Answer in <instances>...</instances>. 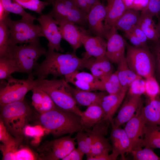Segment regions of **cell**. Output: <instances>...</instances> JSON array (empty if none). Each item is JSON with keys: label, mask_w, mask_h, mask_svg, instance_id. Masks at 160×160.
<instances>
[{"label": "cell", "mask_w": 160, "mask_h": 160, "mask_svg": "<svg viewBox=\"0 0 160 160\" xmlns=\"http://www.w3.org/2000/svg\"><path fill=\"white\" fill-rule=\"evenodd\" d=\"M45 55V60L38 64L33 72L37 79H46L50 74L55 78L64 76L84 68L85 59L79 58L73 52L63 54L48 50Z\"/></svg>", "instance_id": "1"}, {"label": "cell", "mask_w": 160, "mask_h": 160, "mask_svg": "<svg viewBox=\"0 0 160 160\" xmlns=\"http://www.w3.org/2000/svg\"><path fill=\"white\" fill-rule=\"evenodd\" d=\"M38 121L41 126L55 137L72 134L83 130L81 116L57 107L49 111L40 113Z\"/></svg>", "instance_id": "2"}, {"label": "cell", "mask_w": 160, "mask_h": 160, "mask_svg": "<svg viewBox=\"0 0 160 160\" xmlns=\"http://www.w3.org/2000/svg\"><path fill=\"white\" fill-rule=\"evenodd\" d=\"M32 113L24 99L0 107V120L14 137H23L24 129L31 119Z\"/></svg>", "instance_id": "3"}, {"label": "cell", "mask_w": 160, "mask_h": 160, "mask_svg": "<svg viewBox=\"0 0 160 160\" xmlns=\"http://www.w3.org/2000/svg\"><path fill=\"white\" fill-rule=\"evenodd\" d=\"M36 87H39L51 97L57 108L75 113L81 116V111L77 107L65 79H37Z\"/></svg>", "instance_id": "4"}, {"label": "cell", "mask_w": 160, "mask_h": 160, "mask_svg": "<svg viewBox=\"0 0 160 160\" xmlns=\"http://www.w3.org/2000/svg\"><path fill=\"white\" fill-rule=\"evenodd\" d=\"M47 51L39 41L23 45L10 46L8 54L6 57L15 59L22 73H26L28 79L33 80V72L38 64L37 60L42 55H45Z\"/></svg>", "instance_id": "5"}, {"label": "cell", "mask_w": 160, "mask_h": 160, "mask_svg": "<svg viewBox=\"0 0 160 160\" xmlns=\"http://www.w3.org/2000/svg\"><path fill=\"white\" fill-rule=\"evenodd\" d=\"M5 20L9 30L10 46L39 42L43 37L40 25L34 24V20L22 18L13 20L9 17Z\"/></svg>", "instance_id": "6"}, {"label": "cell", "mask_w": 160, "mask_h": 160, "mask_svg": "<svg viewBox=\"0 0 160 160\" xmlns=\"http://www.w3.org/2000/svg\"><path fill=\"white\" fill-rule=\"evenodd\" d=\"M125 59L130 69L138 76L145 79L154 76L155 60L148 48L129 45Z\"/></svg>", "instance_id": "7"}, {"label": "cell", "mask_w": 160, "mask_h": 160, "mask_svg": "<svg viewBox=\"0 0 160 160\" xmlns=\"http://www.w3.org/2000/svg\"><path fill=\"white\" fill-rule=\"evenodd\" d=\"M75 140L69 135L45 142L37 149L40 160H63L75 148Z\"/></svg>", "instance_id": "8"}, {"label": "cell", "mask_w": 160, "mask_h": 160, "mask_svg": "<svg viewBox=\"0 0 160 160\" xmlns=\"http://www.w3.org/2000/svg\"><path fill=\"white\" fill-rule=\"evenodd\" d=\"M0 90V107L23 100L26 94L36 87L35 80L17 79L10 76Z\"/></svg>", "instance_id": "9"}, {"label": "cell", "mask_w": 160, "mask_h": 160, "mask_svg": "<svg viewBox=\"0 0 160 160\" xmlns=\"http://www.w3.org/2000/svg\"><path fill=\"white\" fill-rule=\"evenodd\" d=\"M36 20L40 24L43 37H45L48 41V50L63 52L60 44L62 38L57 22L50 13L42 14Z\"/></svg>", "instance_id": "10"}, {"label": "cell", "mask_w": 160, "mask_h": 160, "mask_svg": "<svg viewBox=\"0 0 160 160\" xmlns=\"http://www.w3.org/2000/svg\"><path fill=\"white\" fill-rule=\"evenodd\" d=\"M50 12L55 20H64L84 28L88 25L87 14L79 9H72L67 7L61 0H52Z\"/></svg>", "instance_id": "11"}, {"label": "cell", "mask_w": 160, "mask_h": 160, "mask_svg": "<svg viewBox=\"0 0 160 160\" xmlns=\"http://www.w3.org/2000/svg\"><path fill=\"white\" fill-rule=\"evenodd\" d=\"M109 123L102 119L95 125L90 131L93 136V142L87 158L103 154H108L112 146L105 137Z\"/></svg>", "instance_id": "12"}, {"label": "cell", "mask_w": 160, "mask_h": 160, "mask_svg": "<svg viewBox=\"0 0 160 160\" xmlns=\"http://www.w3.org/2000/svg\"><path fill=\"white\" fill-rule=\"evenodd\" d=\"M143 107L142 102L134 116L126 123L124 128L130 141L131 151L140 147L143 139L146 122L143 113Z\"/></svg>", "instance_id": "13"}, {"label": "cell", "mask_w": 160, "mask_h": 160, "mask_svg": "<svg viewBox=\"0 0 160 160\" xmlns=\"http://www.w3.org/2000/svg\"><path fill=\"white\" fill-rule=\"evenodd\" d=\"M114 26L107 31L106 56L112 63L118 64L124 58L126 42Z\"/></svg>", "instance_id": "14"}, {"label": "cell", "mask_w": 160, "mask_h": 160, "mask_svg": "<svg viewBox=\"0 0 160 160\" xmlns=\"http://www.w3.org/2000/svg\"><path fill=\"white\" fill-rule=\"evenodd\" d=\"M106 14V6L100 0H97L87 14L88 32L105 39L107 31L103 21L105 20Z\"/></svg>", "instance_id": "15"}, {"label": "cell", "mask_w": 160, "mask_h": 160, "mask_svg": "<svg viewBox=\"0 0 160 160\" xmlns=\"http://www.w3.org/2000/svg\"><path fill=\"white\" fill-rule=\"evenodd\" d=\"M57 22L62 39L68 42L73 49L76 50L82 45L81 39L88 33L85 28L73 23L64 20H56Z\"/></svg>", "instance_id": "16"}, {"label": "cell", "mask_w": 160, "mask_h": 160, "mask_svg": "<svg viewBox=\"0 0 160 160\" xmlns=\"http://www.w3.org/2000/svg\"><path fill=\"white\" fill-rule=\"evenodd\" d=\"M81 42L85 50L83 54V58L87 59L105 55L107 41L104 38L98 36H92L88 33L82 36Z\"/></svg>", "instance_id": "17"}, {"label": "cell", "mask_w": 160, "mask_h": 160, "mask_svg": "<svg viewBox=\"0 0 160 160\" xmlns=\"http://www.w3.org/2000/svg\"><path fill=\"white\" fill-rule=\"evenodd\" d=\"M142 102L141 96L127 95L117 115L111 122V125L119 127L126 123L134 116Z\"/></svg>", "instance_id": "18"}, {"label": "cell", "mask_w": 160, "mask_h": 160, "mask_svg": "<svg viewBox=\"0 0 160 160\" xmlns=\"http://www.w3.org/2000/svg\"><path fill=\"white\" fill-rule=\"evenodd\" d=\"M128 89L123 88L117 93L108 94L103 97L100 105L104 113L103 120L109 123H111L115 113L122 104Z\"/></svg>", "instance_id": "19"}, {"label": "cell", "mask_w": 160, "mask_h": 160, "mask_svg": "<svg viewBox=\"0 0 160 160\" xmlns=\"http://www.w3.org/2000/svg\"><path fill=\"white\" fill-rule=\"evenodd\" d=\"M84 68L89 70L94 76L100 80L113 72L111 63L106 55L100 57H92L85 59Z\"/></svg>", "instance_id": "20"}, {"label": "cell", "mask_w": 160, "mask_h": 160, "mask_svg": "<svg viewBox=\"0 0 160 160\" xmlns=\"http://www.w3.org/2000/svg\"><path fill=\"white\" fill-rule=\"evenodd\" d=\"M110 135L112 143V150L117 152L124 159L125 153H130L131 145L130 140L124 129L120 127H116L113 125Z\"/></svg>", "instance_id": "21"}, {"label": "cell", "mask_w": 160, "mask_h": 160, "mask_svg": "<svg viewBox=\"0 0 160 160\" xmlns=\"http://www.w3.org/2000/svg\"><path fill=\"white\" fill-rule=\"evenodd\" d=\"M69 87L77 104L87 107L94 104H100L102 98L106 95L104 91L96 92L81 90L69 84Z\"/></svg>", "instance_id": "22"}, {"label": "cell", "mask_w": 160, "mask_h": 160, "mask_svg": "<svg viewBox=\"0 0 160 160\" xmlns=\"http://www.w3.org/2000/svg\"><path fill=\"white\" fill-rule=\"evenodd\" d=\"M106 14L104 25L106 31L112 26L128 9L124 0H107Z\"/></svg>", "instance_id": "23"}, {"label": "cell", "mask_w": 160, "mask_h": 160, "mask_svg": "<svg viewBox=\"0 0 160 160\" xmlns=\"http://www.w3.org/2000/svg\"><path fill=\"white\" fill-rule=\"evenodd\" d=\"M104 113L100 104H95L87 107L82 112L80 122L83 130L90 129L104 118Z\"/></svg>", "instance_id": "24"}, {"label": "cell", "mask_w": 160, "mask_h": 160, "mask_svg": "<svg viewBox=\"0 0 160 160\" xmlns=\"http://www.w3.org/2000/svg\"><path fill=\"white\" fill-rule=\"evenodd\" d=\"M141 13L137 10L127 9L116 21L113 26L117 30L126 33L131 31L138 25Z\"/></svg>", "instance_id": "25"}, {"label": "cell", "mask_w": 160, "mask_h": 160, "mask_svg": "<svg viewBox=\"0 0 160 160\" xmlns=\"http://www.w3.org/2000/svg\"><path fill=\"white\" fill-rule=\"evenodd\" d=\"M143 111L146 124L160 125V99L148 98Z\"/></svg>", "instance_id": "26"}, {"label": "cell", "mask_w": 160, "mask_h": 160, "mask_svg": "<svg viewBox=\"0 0 160 160\" xmlns=\"http://www.w3.org/2000/svg\"><path fill=\"white\" fill-rule=\"evenodd\" d=\"M140 147L160 149V125L146 124Z\"/></svg>", "instance_id": "27"}, {"label": "cell", "mask_w": 160, "mask_h": 160, "mask_svg": "<svg viewBox=\"0 0 160 160\" xmlns=\"http://www.w3.org/2000/svg\"><path fill=\"white\" fill-rule=\"evenodd\" d=\"M117 64L118 68L116 71L120 82L123 88L128 89L134 80L141 77L130 69L126 61L125 57Z\"/></svg>", "instance_id": "28"}, {"label": "cell", "mask_w": 160, "mask_h": 160, "mask_svg": "<svg viewBox=\"0 0 160 160\" xmlns=\"http://www.w3.org/2000/svg\"><path fill=\"white\" fill-rule=\"evenodd\" d=\"M23 137H13L8 141L2 143L0 150L2 154V160H15L16 153L21 146Z\"/></svg>", "instance_id": "29"}, {"label": "cell", "mask_w": 160, "mask_h": 160, "mask_svg": "<svg viewBox=\"0 0 160 160\" xmlns=\"http://www.w3.org/2000/svg\"><path fill=\"white\" fill-rule=\"evenodd\" d=\"M138 25L146 35L148 40L154 41L160 38V34L156 25L151 17L141 15Z\"/></svg>", "instance_id": "30"}, {"label": "cell", "mask_w": 160, "mask_h": 160, "mask_svg": "<svg viewBox=\"0 0 160 160\" xmlns=\"http://www.w3.org/2000/svg\"><path fill=\"white\" fill-rule=\"evenodd\" d=\"M15 72L22 73V71L15 59L6 57L0 58L1 80H7Z\"/></svg>", "instance_id": "31"}, {"label": "cell", "mask_w": 160, "mask_h": 160, "mask_svg": "<svg viewBox=\"0 0 160 160\" xmlns=\"http://www.w3.org/2000/svg\"><path fill=\"white\" fill-rule=\"evenodd\" d=\"M64 77L65 79H74L82 81L92 85L97 90L105 91L100 80L95 77L91 73L76 71Z\"/></svg>", "instance_id": "32"}, {"label": "cell", "mask_w": 160, "mask_h": 160, "mask_svg": "<svg viewBox=\"0 0 160 160\" xmlns=\"http://www.w3.org/2000/svg\"><path fill=\"white\" fill-rule=\"evenodd\" d=\"M100 80L103 85L105 91L109 94L117 93L123 89L116 71L105 76L100 79Z\"/></svg>", "instance_id": "33"}, {"label": "cell", "mask_w": 160, "mask_h": 160, "mask_svg": "<svg viewBox=\"0 0 160 160\" xmlns=\"http://www.w3.org/2000/svg\"><path fill=\"white\" fill-rule=\"evenodd\" d=\"M75 138L77 143L78 147L87 156L90 152L93 142L92 134L88 130H81L77 132Z\"/></svg>", "instance_id": "34"}, {"label": "cell", "mask_w": 160, "mask_h": 160, "mask_svg": "<svg viewBox=\"0 0 160 160\" xmlns=\"http://www.w3.org/2000/svg\"><path fill=\"white\" fill-rule=\"evenodd\" d=\"M9 36V29L5 20L0 21V58L8 56L10 47Z\"/></svg>", "instance_id": "35"}, {"label": "cell", "mask_w": 160, "mask_h": 160, "mask_svg": "<svg viewBox=\"0 0 160 160\" xmlns=\"http://www.w3.org/2000/svg\"><path fill=\"white\" fill-rule=\"evenodd\" d=\"M5 10L9 13L19 15L22 18L35 20L36 18L27 12L24 8L13 0H0Z\"/></svg>", "instance_id": "36"}, {"label": "cell", "mask_w": 160, "mask_h": 160, "mask_svg": "<svg viewBox=\"0 0 160 160\" xmlns=\"http://www.w3.org/2000/svg\"><path fill=\"white\" fill-rule=\"evenodd\" d=\"M147 147H139L131 151L130 153L134 160H160L158 156L152 150Z\"/></svg>", "instance_id": "37"}, {"label": "cell", "mask_w": 160, "mask_h": 160, "mask_svg": "<svg viewBox=\"0 0 160 160\" xmlns=\"http://www.w3.org/2000/svg\"><path fill=\"white\" fill-rule=\"evenodd\" d=\"M145 79V95L148 98L153 99L159 97L160 87L154 76Z\"/></svg>", "instance_id": "38"}, {"label": "cell", "mask_w": 160, "mask_h": 160, "mask_svg": "<svg viewBox=\"0 0 160 160\" xmlns=\"http://www.w3.org/2000/svg\"><path fill=\"white\" fill-rule=\"evenodd\" d=\"M145 79L140 77L134 80L130 84L127 92L130 96H141L145 94Z\"/></svg>", "instance_id": "39"}, {"label": "cell", "mask_w": 160, "mask_h": 160, "mask_svg": "<svg viewBox=\"0 0 160 160\" xmlns=\"http://www.w3.org/2000/svg\"><path fill=\"white\" fill-rule=\"evenodd\" d=\"M160 14V0H148L147 4L142 9L141 15L153 17Z\"/></svg>", "instance_id": "40"}, {"label": "cell", "mask_w": 160, "mask_h": 160, "mask_svg": "<svg viewBox=\"0 0 160 160\" xmlns=\"http://www.w3.org/2000/svg\"><path fill=\"white\" fill-rule=\"evenodd\" d=\"M31 91L32 105L34 108L39 112L44 101L45 92L36 87L33 88Z\"/></svg>", "instance_id": "41"}, {"label": "cell", "mask_w": 160, "mask_h": 160, "mask_svg": "<svg viewBox=\"0 0 160 160\" xmlns=\"http://www.w3.org/2000/svg\"><path fill=\"white\" fill-rule=\"evenodd\" d=\"M40 160L38 154L33 152L29 148L21 145L17 151L15 160Z\"/></svg>", "instance_id": "42"}, {"label": "cell", "mask_w": 160, "mask_h": 160, "mask_svg": "<svg viewBox=\"0 0 160 160\" xmlns=\"http://www.w3.org/2000/svg\"><path fill=\"white\" fill-rule=\"evenodd\" d=\"M64 79L67 82L73 84L76 88L79 89L90 91L97 90L92 85L82 81L71 78Z\"/></svg>", "instance_id": "43"}, {"label": "cell", "mask_w": 160, "mask_h": 160, "mask_svg": "<svg viewBox=\"0 0 160 160\" xmlns=\"http://www.w3.org/2000/svg\"><path fill=\"white\" fill-rule=\"evenodd\" d=\"M42 126H36L31 127L27 125L24 129V134L27 136L36 137L39 138L43 135L44 130L42 128Z\"/></svg>", "instance_id": "44"}, {"label": "cell", "mask_w": 160, "mask_h": 160, "mask_svg": "<svg viewBox=\"0 0 160 160\" xmlns=\"http://www.w3.org/2000/svg\"><path fill=\"white\" fill-rule=\"evenodd\" d=\"M131 31L138 38L145 48H148L147 45L148 40L147 37L138 24L134 27Z\"/></svg>", "instance_id": "45"}, {"label": "cell", "mask_w": 160, "mask_h": 160, "mask_svg": "<svg viewBox=\"0 0 160 160\" xmlns=\"http://www.w3.org/2000/svg\"><path fill=\"white\" fill-rule=\"evenodd\" d=\"M155 42L156 44L154 47L153 53V54L155 59L156 66L160 79V38Z\"/></svg>", "instance_id": "46"}, {"label": "cell", "mask_w": 160, "mask_h": 160, "mask_svg": "<svg viewBox=\"0 0 160 160\" xmlns=\"http://www.w3.org/2000/svg\"><path fill=\"white\" fill-rule=\"evenodd\" d=\"M13 137L9 132L3 122L0 120V141L4 143L10 140Z\"/></svg>", "instance_id": "47"}, {"label": "cell", "mask_w": 160, "mask_h": 160, "mask_svg": "<svg viewBox=\"0 0 160 160\" xmlns=\"http://www.w3.org/2000/svg\"><path fill=\"white\" fill-rule=\"evenodd\" d=\"M84 154L78 147L75 148L62 160H81Z\"/></svg>", "instance_id": "48"}, {"label": "cell", "mask_w": 160, "mask_h": 160, "mask_svg": "<svg viewBox=\"0 0 160 160\" xmlns=\"http://www.w3.org/2000/svg\"><path fill=\"white\" fill-rule=\"evenodd\" d=\"M119 153L116 151L112 150V153L109 154H103L87 158L88 160H115L119 155Z\"/></svg>", "instance_id": "49"}, {"label": "cell", "mask_w": 160, "mask_h": 160, "mask_svg": "<svg viewBox=\"0 0 160 160\" xmlns=\"http://www.w3.org/2000/svg\"><path fill=\"white\" fill-rule=\"evenodd\" d=\"M125 33L126 37L129 39L134 46L145 48L139 39L132 31H130Z\"/></svg>", "instance_id": "50"}, {"label": "cell", "mask_w": 160, "mask_h": 160, "mask_svg": "<svg viewBox=\"0 0 160 160\" xmlns=\"http://www.w3.org/2000/svg\"><path fill=\"white\" fill-rule=\"evenodd\" d=\"M78 7L87 14L90 10L91 7L86 0H74Z\"/></svg>", "instance_id": "51"}, {"label": "cell", "mask_w": 160, "mask_h": 160, "mask_svg": "<svg viewBox=\"0 0 160 160\" xmlns=\"http://www.w3.org/2000/svg\"><path fill=\"white\" fill-rule=\"evenodd\" d=\"M9 13L5 10L0 2V21L5 20L9 17Z\"/></svg>", "instance_id": "52"}, {"label": "cell", "mask_w": 160, "mask_h": 160, "mask_svg": "<svg viewBox=\"0 0 160 160\" xmlns=\"http://www.w3.org/2000/svg\"><path fill=\"white\" fill-rule=\"evenodd\" d=\"M89 6L91 7L94 4V3L97 0H86Z\"/></svg>", "instance_id": "53"}, {"label": "cell", "mask_w": 160, "mask_h": 160, "mask_svg": "<svg viewBox=\"0 0 160 160\" xmlns=\"http://www.w3.org/2000/svg\"><path fill=\"white\" fill-rule=\"evenodd\" d=\"M19 4L21 3H24L28 2L31 0H13Z\"/></svg>", "instance_id": "54"}, {"label": "cell", "mask_w": 160, "mask_h": 160, "mask_svg": "<svg viewBox=\"0 0 160 160\" xmlns=\"http://www.w3.org/2000/svg\"><path fill=\"white\" fill-rule=\"evenodd\" d=\"M157 26L159 32L160 34V18L159 20L158 24H157Z\"/></svg>", "instance_id": "55"}, {"label": "cell", "mask_w": 160, "mask_h": 160, "mask_svg": "<svg viewBox=\"0 0 160 160\" xmlns=\"http://www.w3.org/2000/svg\"><path fill=\"white\" fill-rule=\"evenodd\" d=\"M49 1H50V0H49Z\"/></svg>", "instance_id": "56"}]
</instances>
